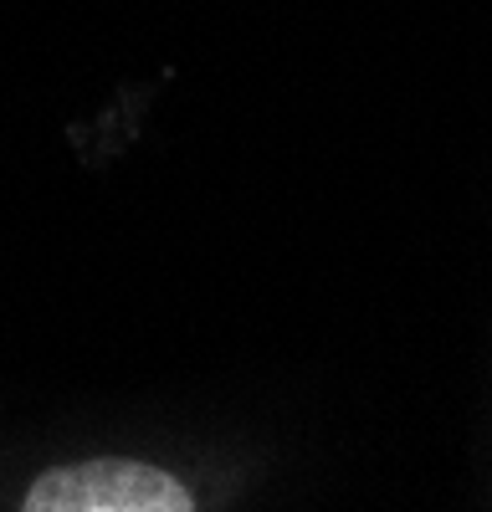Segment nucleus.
I'll use <instances>...</instances> for the list:
<instances>
[{"label": "nucleus", "instance_id": "obj_1", "mask_svg": "<svg viewBox=\"0 0 492 512\" xmlns=\"http://www.w3.org/2000/svg\"><path fill=\"white\" fill-rule=\"evenodd\" d=\"M26 512H190V492L144 461H77L47 472L21 502Z\"/></svg>", "mask_w": 492, "mask_h": 512}]
</instances>
